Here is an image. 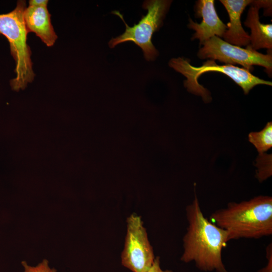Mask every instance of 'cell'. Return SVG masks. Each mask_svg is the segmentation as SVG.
I'll return each mask as SVG.
<instances>
[{"label": "cell", "mask_w": 272, "mask_h": 272, "mask_svg": "<svg viewBox=\"0 0 272 272\" xmlns=\"http://www.w3.org/2000/svg\"><path fill=\"white\" fill-rule=\"evenodd\" d=\"M186 212L188 227L181 260L193 261L202 271L228 272L222 259V249L229 241L227 232L204 216L196 195Z\"/></svg>", "instance_id": "6da1fadb"}, {"label": "cell", "mask_w": 272, "mask_h": 272, "mask_svg": "<svg viewBox=\"0 0 272 272\" xmlns=\"http://www.w3.org/2000/svg\"><path fill=\"white\" fill-rule=\"evenodd\" d=\"M215 225L226 231L229 240L258 239L272 234V197L260 195L249 200L231 202L211 216Z\"/></svg>", "instance_id": "7a4b0ae2"}, {"label": "cell", "mask_w": 272, "mask_h": 272, "mask_svg": "<svg viewBox=\"0 0 272 272\" xmlns=\"http://www.w3.org/2000/svg\"><path fill=\"white\" fill-rule=\"evenodd\" d=\"M26 8V1L20 0L13 11L0 14V34L8 40L11 54L15 61L16 77L10 81V85L16 91L24 89L35 77L31 51L27 44L28 32L24 19Z\"/></svg>", "instance_id": "3957f363"}, {"label": "cell", "mask_w": 272, "mask_h": 272, "mask_svg": "<svg viewBox=\"0 0 272 272\" xmlns=\"http://www.w3.org/2000/svg\"><path fill=\"white\" fill-rule=\"evenodd\" d=\"M169 65L185 77L186 80L184 81V85L187 91L200 96L205 102L211 101L210 93L198 83V79L200 75L209 72H219L227 75L242 89L245 95L257 85H272L271 82L255 76L245 69L231 64L219 65L212 59L207 60L200 66H194L188 59L174 58L170 60Z\"/></svg>", "instance_id": "277c9868"}, {"label": "cell", "mask_w": 272, "mask_h": 272, "mask_svg": "<svg viewBox=\"0 0 272 272\" xmlns=\"http://www.w3.org/2000/svg\"><path fill=\"white\" fill-rule=\"evenodd\" d=\"M171 3V1L165 0L145 1L143 8L147 10V14L143 16L139 23L132 27L126 23L119 11H113V14L122 20L126 29L122 34L110 40L109 46L114 48L122 43L132 42L142 48L146 60H154L158 55V52L152 43V36L161 27Z\"/></svg>", "instance_id": "5b68a950"}, {"label": "cell", "mask_w": 272, "mask_h": 272, "mask_svg": "<svg viewBox=\"0 0 272 272\" xmlns=\"http://www.w3.org/2000/svg\"><path fill=\"white\" fill-rule=\"evenodd\" d=\"M197 56L202 59L218 60L226 64H238L249 71L253 65L264 67L268 74H271L272 55L264 54L252 49L249 45L246 48L230 44L216 36L203 42Z\"/></svg>", "instance_id": "8992f818"}, {"label": "cell", "mask_w": 272, "mask_h": 272, "mask_svg": "<svg viewBox=\"0 0 272 272\" xmlns=\"http://www.w3.org/2000/svg\"><path fill=\"white\" fill-rule=\"evenodd\" d=\"M127 233L121 263L133 272H147L155 256L141 218L135 214L127 219Z\"/></svg>", "instance_id": "52a82bcc"}, {"label": "cell", "mask_w": 272, "mask_h": 272, "mask_svg": "<svg viewBox=\"0 0 272 272\" xmlns=\"http://www.w3.org/2000/svg\"><path fill=\"white\" fill-rule=\"evenodd\" d=\"M195 10L196 17L202 18V21L198 24L189 19L188 27L195 31L192 39H198L200 44H202L214 36L223 37L227 27L219 17L215 8L214 1H198Z\"/></svg>", "instance_id": "ba28073f"}, {"label": "cell", "mask_w": 272, "mask_h": 272, "mask_svg": "<svg viewBox=\"0 0 272 272\" xmlns=\"http://www.w3.org/2000/svg\"><path fill=\"white\" fill-rule=\"evenodd\" d=\"M227 10L229 22L223 38L226 42L238 46L250 44L249 35L243 29L241 22V16L247 6L253 1L251 0H221Z\"/></svg>", "instance_id": "9c48e42d"}, {"label": "cell", "mask_w": 272, "mask_h": 272, "mask_svg": "<svg viewBox=\"0 0 272 272\" xmlns=\"http://www.w3.org/2000/svg\"><path fill=\"white\" fill-rule=\"evenodd\" d=\"M270 5V1H254L250 4L244 25L251 30L249 46L254 50L272 48V25L262 24L259 21V10Z\"/></svg>", "instance_id": "30bf717a"}, {"label": "cell", "mask_w": 272, "mask_h": 272, "mask_svg": "<svg viewBox=\"0 0 272 272\" xmlns=\"http://www.w3.org/2000/svg\"><path fill=\"white\" fill-rule=\"evenodd\" d=\"M50 17L47 7L29 6L24 14V22L28 33H35L48 47L53 46L57 38Z\"/></svg>", "instance_id": "8fae6325"}, {"label": "cell", "mask_w": 272, "mask_h": 272, "mask_svg": "<svg viewBox=\"0 0 272 272\" xmlns=\"http://www.w3.org/2000/svg\"><path fill=\"white\" fill-rule=\"evenodd\" d=\"M248 140L260 154L266 152L272 147V122H267L260 131L249 133Z\"/></svg>", "instance_id": "7c38bea8"}, {"label": "cell", "mask_w": 272, "mask_h": 272, "mask_svg": "<svg viewBox=\"0 0 272 272\" xmlns=\"http://www.w3.org/2000/svg\"><path fill=\"white\" fill-rule=\"evenodd\" d=\"M21 264L24 268L23 272H57L54 268L49 266V262L46 259H44L35 266L30 265L25 261H22Z\"/></svg>", "instance_id": "4fadbf2b"}, {"label": "cell", "mask_w": 272, "mask_h": 272, "mask_svg": "<svg viewBox=\"0 0 272 272\" xmlns=\"http://www.w3.org/2000/svg\"><path fill=\"white\" fill-rule=\"evenodd\" d=\"M266 264L257 272H272V245L271 243L266 248Z\"/></svg>", "instance_id": "5bb4252c"}, {"label": "cell", "mask_w": 272, "mask_h": 272, "mask_svg": "<svg viewBox=\"0 0 272 272\" xmlns=\"http://www.w3.org/2000/svg\"><path fill=\"white\" fill-rule=\"evenodd\" d=\"M147 272H173L171 270H163L160 266V261L159 257L155 258L154 262Z\"/></svg>", "instance_id": "9a60e30c"}, {"label": "cell", "mask_w": 272, "mask_h": 272, "mask_svg": "<svg viewBox=\"0 0 272 272\" xmlns=\"http://www.w3.org/2000/svg\"><path fill=\"white\" fill-rule=\"evenodd\" d=\"M48 1L47 0H30L29 1V6L33 7H47Z\"/></svg>", "instance_id": "2e32d148"}]
</instances>
